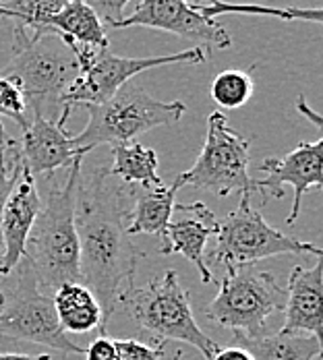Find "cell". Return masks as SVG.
<instances>
[{"mask_svg": "<svg viewBox=\"0 0 323 360\" xmlns=\"http://www.w3.org/2000/svg\"><path fill=\"white\" fill-rule=\"evenodd\" d=\"M129 207V186L114 184L108 168L81 166L75 191L79 269L81 282L102 307L104 325L112 319L120 294L135 286L133 276L144 257L127 232Z\"/></svg>", "mask_w": 323, "mask_h": 360, "instance_id": "1", "label": "cell"}, {"mask_svg": "<svg viewBox=\"0 0 323 360\" xmlns=\"http://www.w3.org/2000/svg\"><path fill=\"white\" fill-rule=\"evenodd\" d=\"M81 166L83 158L75 160L65 182L50 188L25 245V259L42 290L54 292L67 282L83 284L75 228V191Z\"/></svg>", "mask_w": 323, "mask_h": 360, "instance_id": "2", "label": "cell"}, {"mask_svg": "<svg viewBox=\"0 0 323 360\" xmlns=\"http://www.w3.org/2000/svg\"><path fill=\"white\" fill-rule=\"evenodd\" d=\"M21 91L27 118L52 114L58 118L63 98L79 77V63L72 48L61 36L32 39L27 32L13 27V58L4 69ZM71 112V110H69Z\"/></svg>", "mask_w": 323, "mask_h": 360, "instance_id": "3", "label": "cell"}, {"mask_svg": "<svg viewBox=\"0 0 323 360\" xmlns=\"http://www.w3.org/2000/svg\"><path fill=\"white\" fill-rule=\"evenodd\" d=\"M83 108L87 110L89 120L79 135H72L75 149L83 155L98 145L133 143L151 129L179 122L186 112L180 100L160 102L131 81L104 104H87Z\"/></svg>", "mask_w": 323, "mask_h": 360, "instance_id": "4", "label": "cell"}, {"mask_svg": "<svg viewBox=\"0 0 323 360\" xmlns=\"http://www.w3.org/2000/svg\"><path fill=\"white\" fill-rule=\"evenodd\" d=\"M118 304L125 307L129 317L139 327L156 335V340L184 342L199 350L205 360L212 359L220 348L195 321L189 292L180 286L175 269L149 280L141 288H127L120 294Z\"/></svg>", "mask_w": 323, "mask_h": 360, "instance_id": "5", "label": "cell"}, {"mask_svg": "<svg viewBox=\"0 0 323 360\" xmlns=\"http://www.w3.org/2000/svg\"><path fill=\"white\" fill-rule=\"evenodd\" d=\"M286 288L270 271H259L255 265L228 267L215 298L203 309V315L214 323L228 327L234 335H263L272 315L284 313Z\"/></svg>", "mask_w": 323, "mask_h": 360, "instance_id": "6", "label": "cell"}, {"mask_svg": "<svg viewBox=\"0 0 323 360\" xmlns=\"http://www.w3.org/2000/svg\"><path fill=\"white\" fill-rule=\"evenodd\" d=\"M72 48L77 63H79V77L71 83L63 98V110H72V106H87V104H104L110 100L125 83H129L135 75L168 67V65H201L210 58V50L205 46H193L168 56H149V58H131L112 54L108 48L94 50L77 46L65 39Z\"/></svg>", "mask_w": 323, "mask_h": 360, "instance_id": "7", "label": "cell"}, {"mask_svg": "<svg viewBox=\"0 0 323 360\" xmlns=\"http://www.w3.org/2000/svg\"><path fill=\"white\" fill-rule=\"evenodd\" d=\"M13 271H17L13 286L0 296V335L34 342L67 356L85 354V350L71 342L67 331L58 325L52 296L39 290L25 257Z\"/></svg>", "mask_w": 323, "mask_h": 360, "instance_id": "8", "label": "cell"}, {"mask_svg": "<svg viewBox=\"0 0 323 360\" xmlns=\"http://www.w3.org/2000/svg\"><path fill=\"white\" fill-rule=\"evenodd\" d=\"M249 147L251 141L228 127V116L217 110L208 116V135L197 162L180 172L182 186H195L217 197L239 193L251 197L253 179L249 176Z\"/></svg>", "mask_w": 323, "mask_h": 360, "instance_id": "9", "label": "cell"}, {"mask_svg": "<svg viewBox=\"0 0 323 360\" xmlns=\"http://www.w3.org/2000/svg\"><path fill=\"white\" fill-rule=\"evenodd\" d=\"M215 236L217 243L210 252V261L224 265L226 269L236 265H255V261L278 255H323L319 247L272 228L265 217L251 207V197H241L239 207L220 219V230Z\"/></svg>", "mask_w": 323, "mask_h": 360, "instance_id": "10", "label": "cell"}, {"mask_svg": "<svg viewBox=\"0 0 323 360\" xmlns=\"http://www.w3.org/2000/svg\"><path fill=\"white\" fill-rule=\"evenodd\" d=\"M149 27L168 32L182 39H195L205 46L230 48L232 37L215 21L197 11L191 0H141L133 15L122 17L112 30Z\"/></svg>", "mask_w": 323, "mask_h": 360, "instance_id": "11", "label": "cell"}, {"mask_svg": "<svg viewBox=\"0 0 323 360\" xmlns=\"http://www.w3.org/2000/svg\"><path fill=\"white\" fill-rule=\"evenodd\" d=\"M323 139L313 143H300L296 149L286 153L282 160L267 158L261 164V170L265 172V179L253 180V191L261 193V203H267L270 199H282L284 197V184H290L294 191L292 212L288 214L286 224L294 226L296 217L300 214L303 195L323 188Z\"/></svg>", "mask_w": 323, "mask_h": 360, "instance_id": "12", "label": "cell"}, {"mask_svg": "<svg viewBox=\"0 0 323 360\" xmlns=\"http://www.w3.org/2000/svg\"><path fill=\"white\" fill-rule=\"evenodd\" d=\"M69 114V110H63L56 120L44 116L32 118L23 129L21 141H17L21 164L36 182L61 168H71L75 160L83 158L72 145V135L65 129Z\"/></svg>", "mask_w": 323, "mask_h": 360, "instance_id": "13", "label": "cell"}, {"mask_svg": "<svg viewBox=\"0 0 323 360\" xmlns=\"http://www.w3.org/2000/svg\"><path fill=\"white\" fill-rule=\"evenodd\" d=\"M220 219L208 210L205 203H182L175 205L172 217L166 226L164 236L160 238V255H182L189 263H193L201 276L203 284H214V276L205 261L208 240L217 234Z\"/></svg>", "mask_w": 323, "mask_h": 360, "instance_id": "14", "label": "cell"}, {"mask_svg": "<svg viewBox=\"0 0 323 360\" xmlns=\"http://www.w3.org/2000/svg\"><path fill=\"white\" fill-rule=\"evenodd\" d=\"M39 210H42V199L37 193L36 180L23 168L4 203L0 217V238H2L0 274L2 276L13 274L19 261L25 257V245Z\"/></svg>", "mask_w": 323, "mask_h": 360, "instance_id": "15", "label": "cell"}, {"mask_svg": "<svg viewBox=\"0 0 323 360\" xmlns=\"http://www.w3.org/2000/svg\"><path fill=\"white\" fill-rule=\"evenodd\" d=\"M323 267L317 257L313 267H294L288 278L284 325L280 333H311L322 340Z\"/></svg>", "mask_w": 323, "mask_h": 360, "instance_id": "16", "label": "cell"}, {"mask_svg": "<svg viewBox=\"0 0 323 360\" xmlns=\"http://www.w3.org/2000/svg\"><path fill=\"white\" fill-rule=\"evenodd\" d=\"M180 188L182 182L179 176L170 184H160V186H129V197H131L129 219H127L129 236L149 234L162 238L175 212Z\"/></svg>", "mask_w": 323, "mask_h": 360, "instance_id": "17", "label": "cell"}, {"mask_svg": "<svg viewBox=\"0 0 323 360\" xmlns=\"http://www.w3.org/2000/svg\"><path fill=\"white\" fill-rule=\"evenodd\" d=\"M52 307L58 325L69 333H87L100 329L106 333L104 313L96 294L79 282H67L52 292Z\"/></svg>", "mask_w": 323, "mask_h": 360, "instance_id": "18", "label": "cell"}, {"mask_svg": "<svg viewBox=\"0 0 323 360\" xmlns=\"http://www.w3.org/2000/svg\"><path fill=\"white\" fill-rule=\"evenodd\" d=\"M48 36H61L83 48H108L104 23L83 0H67L65 6L48 19Z\"/></svg>", "mask_w": 323, "mask_h": 360, "instance_id": "19", "label": "cell"}, {"mask_svg": "<svg viewBox=\"0 0 323 360\" xmlns=\"http://www.w3.org/2000/svg\"><path fill=\"white\" fill-rule=\"evenodd\" d=\"M241 348L253 360H317L322 352V340L311 333H274L245 338L236 335Z\"/></svg>", "mask_w": 323, "mask_h": 360, "instance_id": "20", "label": "cell"}, {"mask_svg": "<svg viewBox=\"0 0 323 360\" xmlns=\"http://www.w3.org/2000/svg\"><path fill=\"white\" fill-rule=\"evenodd\" d=\"M112 147L110 176H118L127 186H160L164 184L158 168V153L141 143H118Z\"/></svg>", "mask_w": 323, "mask_h": 360, "instance_id": "21", "label": "cell"}, {"mask_svg": "<svg viewBox=\"0 0 323 360\" xmlns=\"http://www.w3.org/2000/svg\"><path fill=\"white\" fill-rule=\"evenodd\" d=\"M67 0H0V17L11 19L32 39L48 36V19L54 17Z\"/></svg>", "mask_w": 323, "mask_h": 360, "instance_id": "22", "label": "cell"}, {"mask_svg": "<svg viewBox=\"0 0 323 360\" xmlns=\"http://www.w3.org/2000/svg\"><path fill=\"white\" fill-rule=\"evenodd\" d=\"M197 11L210 19L217 15H265V17H278L286 21H311V23H322V8H270V6H259V4H230L222 0H191Z\"/></svg>", "mask_w": 323, "mask_h": 360, "instance_id": "23", "label": "cell"}, {"mask_svg": "<svg viewBox=\"0 0 323 360\" xmlns=\"http://www.w3.org/2000/svg\"><path fill=\"white\" fill-rule=\"evenodd\" d=\"M255 91L251 69H228L220 72L212 83L210 96L222 110H236L251 100Z\"/></svg>", "mask_w": 323, "mask_h": 360, "instance_id": "24", "label": "cell"}, {"mask_svg": "<svg viewBox=\"0 0 323 360\" xmlns=\"http://www.w3.org/2000/svg\"><path fill=\"white\" fill-rule=\"evenodd\" d=\"M0 116L15 120L21 129H25L30 124L25 102H23L19 87L4 75H0Z\"/></svg>", "mask_w": 323, "mask_h": 360, "instance_id": "25", "label": "cell"}, {"mask_svg": "<svg viewBox=\"0 0 323 360\" xmlns=\"http://www.w3.org/2000/svg\"><path fill=\"white\" fill-rule=\"evenodd\" d=\"M21 170H23V164H21V158L17 151V139H13L8 151L0 158V217H2L4 203L19 179ZM0 255H2V238H0Z\"/></svg>", "mask_w": 323, "mask_h": 360, "instance_id": "26", "label": "cell"}, {"mask_svg": "<svg viewBox=\"0 0 323 360\" xmlns=\"http://www.w3.org/2000/svg\"><path fill=\"white\" fill-rule=\"evenodd\" d=\"M114 350H116V360H162L164 356V346H147L137 340H114Z\"/></svg>", "mask_w": 323, "mask_h": 360, "instance_id": "27", "label": "cell"}, {"mask_svg": "<svg viewBox=\"0 0 323 360\" xmlns=\"http://www.w3.org/2000/svg\"><path fill=\"white\" fill-rule=\"evenodd\" d=\"M96 15L98 19L104 23V27L112 30L116 23L122 21L125 17V6L131 2V0H83Z\"/></svg>", "mask_w": 323, "mask_h": 360, "instance_id": "28", "label": "cell"}, {"mask_svg": "<svg viewBox=\"0 0 323 360\" xmlns=\"http://www.w3.org/2000/svg\"><path fill=\"white\" fill-rule=\"evenodd\" d=\"M85 360H116L114 340H110L106 333H100L85 350Z\"/></svg>", "mask_w": 323, "mask_h": 360, "instance_id": "29", "label": "cell"}, {"mask_svg": "<svg viewBox=\"0 0 323 360\" xmlns=\"http://www.w3.org/2000/svg\"><path fill=\"white\" fill-rule=\"evenodd\" d=\"M210 360H253L251 354L241 348V346H228V348H217L215 354Z\"/></svg>", "mask_w": 323, "mask_h": 360, "instance_id": "30", "label": "cell"}, {"mask_svg": "<svg viewBox=\"0 0 323 360\" xmlns=\"http://www.w3.org/2000/svg\"><path fill=\"white\" fill-rule=\"evenodd\" d=\"M296 110H298V112H300L303 116H307V118H309V120H311V122L315 124V129H317V131L322 133V131H323L322 116H319L317 112H313V110L309 108V104L305 102V98H303V96H298V98H296Z\"/></svg>", "mask_w": 323, "mask_h": 360, "instance_id": "31", "label": "cell"}, {"mask_svg": "<svg viewBox=\"0 0 323 360\" xmlns=\"http://www.w3.org/2000/svg\"><path fill=\"white\" fill-rule=\"evenodd\" d=\"M0 360H44V354L42 356H27V354H19V352H2Z\"/></svg>", "mask_w": 323, "mask_h": 360, "instance_id": "32", "label": "cell"}, {"mask_svg": "<svg viewBox=\"0 0 323 360\" xmlns=\"http://www.w3.org/2000/svg\"><path fill=\"white\" fill-rule=\"evenodd\" d=\"M11 143H13V139L6 135V131H4V127H2V122H0V158L8 151Z\"/></svg>", "mask_w": 323, "mask_h": 360, "instance_id": "33", "label": "cell"}, {"mask_svg": "<svg viewBox=\"0 0 323 360\" xmlns=\"http://www.w3.org/2000/svg\"><path fill=\"white\" fill-rule=\"evenodd\" d=\"M175 360H182V356H180V352H177V356H175Z\"/></svg>", "mask_w": 323, "mask_h": 360, "instance_id": "34", "label": "cell"}, {"mask_svg": "<svg viewBox=\"0 0 323 360\" xmlns=\"http://www.w3.org/2000/svg\"><path fill=\"white\" fill-rule=\"evenodd\" d=\"M44 360H50V356H48V354H44Z\"/></svg>", "mask_w": 323, "mask_h": 360, "instance_id": "35", "label": "cell"}, {"mask_svg": "<svg viewBox=\"0 0 323 360\" xmlns=\"http://www.w3.org/2000/svg\"><path fill=\"white\" fill-rule=\"evenodd\" d=\"M0 296H2V290H0Z\"/></svg>", "mask_w": 323, "mask_h": 360, "instance_id": "36", "label": "cell"}]
</instances>
